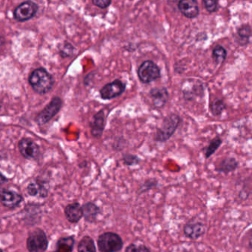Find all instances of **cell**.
I'll return each instance as SVG.
<instances>
[{
    "label": "cell",
    "mask_w": 252,
    "mask_h": 252,
    "mask_svg": "<svg viewBox=\"0 0 252 252\" xmlns=\"http://www.w3.org/2000/svg\"><path fill=\"white\" fill-rule=\"evenodd\" d=\"M29 82L35 93L45 95L52 91L55 81L46 69L38 67L29 75Z\"/></svg>",
    "instance_id": "1"
},
{
    "label": "cell",
    "mask_w": 252,
    "mask_h": 252,
    "mask_svg": "<svg viewBox=\"0 0 252 252\" xmlns=\"http://www.w3.org/2000/svg\"><path fill=\"white\" fill-rule=\"evenodd\" d=\"M181 122L182 119L177 113H169L165 116L160 126L156 129L155 141L159 143H165L169 141L179 127Z\"/></svg>",
    "instance_id": "2"
},
{
    "label": "cell",
    "mask_w": 252,
    "mask_h": 252,
    "mask_svg": "<svg viewBox=\"0 0 252 252\" xmlns=\"http://www.w3.org/2000/svg\"><path fill=\"white\" fill-rule=\"evenodd\" d=\"M97 246L100 252H119L123 249V239L117 233L106 231L98 236Z\"/></svg>",
    "instance_id": "3"
},
{
    "label": "cell",
    "mask_w": 252,
    "mask_h": 252,
    "mask_svg": "<svg viewBox=\"0 0 252 252\" xmlns=\"http://www.w3.org/2000/svg\"><path fill=\"white\" fill-rule=\"evenodd\" d=\"M48 244L49 242L46 233L42 228H36L29 232L26 240L29 252H45Z\"/></svg>",
    "instance_id": "4"
},
{
    "label": "cell",
    "mask_w": 252,
    "mask_h": 252,
    "mask_svg": "<svg viewBox=\"0 0 252 252\" xmlns=\"http://www.w3.org/2000/svg\"><path fill=\"white\" fill-rule=\"evenodd\" d=\"M63 106V101L60 96L53 97L49 104L36 115L35 122L39 126L47 125L60 113Z\"/></svg>",
    "instance_id": "5"
},
{
    "label": "cell",
    "mask_w": 252,
    "mask_h": 252,
    "mask_svg": "<svg viewBox=\"0 0 252 252\" xmlns=\"http://www.w3.org/2000/svg\"><path fill=\"white\" fill-rule=\"evenodd\" d=\"M181 91L187 101H192L204 95V85L201 81L195 79H187L182 82Z\"/></svg>",
    "instance_id": "6"
},
{
    "label": "cell",
    "mask_w": 252,
    "mask_h": 252,
    "mask_svg": "<svg viewBox=\"0 0 252 252\" xmlns=\"http://www.w3.org/2000/svg\"><path fill=\"white\" fill-rule=\"evenodd\" d=\"M137 74L142 83L150 84L160 79L161 72L156 63L152 60H146L138 67Z\"/></svg>",
    "instance_id": "7"
},
{
    "label": "cell",
    "mask_w": 252,
    "mask_h": 252,
    "mask_svg": "<svg viewBox=\"0 0 252 252\" xmlns=\"http://www.w3.org/2000/svg\"><path fill=\"white\" fill-rule=\"evenodd\" d=\"M39 5L33 1H26L17 5L13 12L14 19L19 23H25L37 14Z\"/></svg>",
    "instance_id": "8"
},
{
    "label": "cell",
    "mask_w": 252,
    "mask_h": 252,
    "mask_svg": "<svg viewBox=\"0 0 252 252\" xmlns=\"http://www.w3.org/2000/svg\"><path fill=\"white\" fill-rule=\"evenodd\" d=\"M126 84L121 79H115L110 83L106 84L100 90V96L103 100L114 99L121 96L126 91Z\"/></svg>",
    "instance_id": "9"
},
{
    "label": "cell",
    "mask_w": 252,
    "mask_h": 252,
    "mask_svg": "<svg viewBox=\"0 0 252 252\" xmlns=\"http://www.w3.org/2000/svg\"><path fill=\"white\" fill-rule=\"evenodd\" d=\"M20 154L27 160H37L40 156V147L30 138H23L18 143Z\"/></svg>",
    "instance_id": "10"
},
{
    "label": "cell",
    "mask_w": 252,
    "mask_h": 252,
    "mask_svg": "<svg viewBox=\"0 0 252 252\" xmlns=\"http://www.w3.org/2000/svg\"><path fill=\"white\" fill-rule=\"evenodd\" d=\"M23 200V196L17 191L7 189L0 190V203L8 209H14L19 207Z\"/></svg>",
    "instance_id": "11"
},
{
    "label": "cell",
    "mask_w": 252,
    "mask_h": 252,
    "mask_svg": "<svg viewBox=\"0 0 252 252\" xmlns=\"http://www.w3.org/2000/svg\"><path fill=\"white\" fill-rule=\"evenodd\" d=\"M184 235L191 240H197L206 232V226L201 221L191 220L184 225Z\"/></svg>",
    "instance_id": "12"
},
{
    "label": "cell",
    "mask_w": 252,
    "mask_h": 252,
    "mask_svg": "<svg viewBox=\"0 0 252 252\" xmlns=\"http://www.w3.org/2000/svg\"><path fill=\"white\" fill-rule=\"evenodd\" d=\"M105 109H101L93 116L92 120L90 122L91 135L95 138H101L104 133L106 126Z\"/></svg>",
    "instance_id": "13"
},
{
    "label": "cell",
    "mask_w": 252,
    "mask_h": 252,
    "mask_svg": "<svg viewBox=\"0 0 252 252\" xmlns=\"http://www.w3.org/2000/svg\"><path fill=\"white\" fill-rule=\"evenodd\" d=\"M178 8L184 17L189 20L197 18L200 14L198 3L195 0H181L178 2Z\"/></svg>",
    "instance_id": "14"
},
{
    "label": "cell",
    "mask_w": 252,
    "mask_h": 252,
    "mask_svg": "<svg viewBox=\"0 0 252 252\" xmlns=\"http://www.w3.org/2000/svg\"><path fill=\"white\" fill-rule=\"evenodd\" d=\"M149 95L153 100V106L158 109L163 108L169 101V93L165 87L152 88Z\"/></svg>",
    "instance_id": "15"
},
{
    "label": "cell",
    "mask_w": 252,
    "mask_h": 252,
    "mask_svg": "<svg viewBox=\"0 0 252 252\" xmlns=\"http://www.w3.org/2000/svg\"><path fill=\"white\" fill-rule=\"evenodd\" d=\"M28 194L32 197L46 198L48 196V188L44 181L36 180L32 181L26 187Z\"/></svg>",
    "instance_id": "16"
},
{
    "label": "cell",
    "mask_w": 252,
    "mask_h": 252,
    "mask_svg": "<svg viewBox=\"0 0 252 252\" xmlns=\"http://www.w3.org/2000/svg\"><path fill=\"white\" fill-rule=\"evenodd\" d=\"M64 215L66 219L71 223H77L83 218L82 207L79 202L69 203L64 208Z\"/></svg>",
    "instance_id": "17"
},
{
    "label": "cell",
    "mask_w": 252,
    "mask_h": 252,
    "mask_svg": "<svg viewBox=\"0 0 252 252\" xmlns=\"http://www.w3.org/2000/svg\"><path fill=\"white\" fill-rule=\"evenodd\" d=\"M239 161L234 157L225 158L222 159L215 166V172L220 174H228L234 172L238 168Z\"/></svg>",
    "instance_id": "18"
},
{
    "label": "cell",
    "mask_w": 252,
    "mask_h": 252,
    "mask_svg": "<svg viewBox=\"0 0 252 252\" xmlns=\"http://www.w3.org/2000/svg\"><path fill=\"white\" fill-rule=\"evenodd\" d=\"M82 212L83 218L86 222L89 223H94L97 220L98 215L101 214V209L93 202H87L82 205Z\"/></svg>",
    "instance_id": "19"
},
{
    "label": "cell",
    "mask_w": 252,
    "mask_h": 252,
    "mask_svg": "<svg viewBox=\"0 0 252 252\" xmlns=\"http://www.w3.org/2000/svg\"><path fill=\"white\" fill-rule=\"evenodd\" d=\"M252 36V28L249 24H243L237 28V33L234 38L236 42L240 46H247L249 44V39Z\"/></svg>",
    "instance_id": "20"
},
{
    "label": "cell",
    "mask_w": 252,
    "mask_h": 252,
    "mask_svg": "<svg viewBox=\"0 0 252 252\" xmlns=\"http://www.w3.org/2000/svg\"><path fill=\"white\" fill-rule=\"evenodd\" d=\"M77 251L78 252H97L94 239L88 235L84 236L78 243Z\"/></svg>",
    "instance_id": "21"
},
{
    "label": "cell",
    "mask_w": 252,
    "mask_h": 252,
    "mask_svg": "<svg viewBox=\"0 0 252 252\" xmlns=\"http://www.w3.org/2000/svg\"><path fill=\"white\" fill-rule=\"evenodd\" d=\"M227 53L226 49L222 45H218L212 50V60L215 62L217 65H220L226 60Z\"/></svg>",
    "instance_id": "22"
},
{
    "label": "cell",
    "mask_w": 252,
    "mask_h": 252,
    "mask_svg": "<svg viewBox=\"0 0 252 252\" xmlns=\"http://www.w3.org/2000/svg\"><path fill=\"white\" fill-rule=\"evenodd\" d=\"M222 140L221 139L220 137L216 136L213 139L211 140L209 145L204 149L205 158L209 159L211 156H213L215 152L222 145Z\"/></svg>",
    "instance_id": "23"
},
{
    "label": "cell",
    "mask_w": 252,
    "mask_h": 252,
    "mask_svg": "<svg viewBox=\"0 0 252 252\" xmlns=\"http://www.w3.org/2000/svg\"><path fill=\"white\" fill-rule=\"evenodd\" d=\"M209 109L214 116H220L226 109V104L222 98H215L214 101L210 102Z\"/></svg>",
    "instance_id": "24"
},
{
    "label": "cell",
    "mask_w": 252,
    "mask_h": 252,
    "mask_svg": "<svg viewBox=\"0 0 252 252\" xmlns=\"http://www.w3.org/2000/svg\"><path fill=\"white\" fill-rule=\"evenodd\" d=\"M158 184L159 181L157 178H148V179L146 180V181L140 186L139 189H138V191H137L138 196L142 195L143 194L147 192V191H150V190L157 188Z\"/></svg>",
    "instance_id": "25"
},
{
    "label": "cell",
    "mask_w": 252,
    "mask_h": 252,
    "mask_svg": "<svg viewBox=\"0 0 252 252\" xmlns=\"http://www.w3.org/2000/svg\"><path fill=\"white\" fill-rule=\"evenodd\" d=\"M75 50V47L67 41H64L59 47V53L62 58H69L72 57L74 54Z\"/></svg>",
    "instance_id": "26"
},
{
    "label": "cell",
    "mask_w": 252,
    "mask_h": 252,
    "mask_svg": "<svg viewBox=\"0 0 252 252\" xmlns=\"http://www.w3.org/2000/svg\"><path fill=\"white\" fill-rule=\"evenodd\" d=\"M122 161L126 166H133L139 164L141 159L137 155L125 153L122 156Z\"/></svg>",
    "instance_id": "27"
},
{
    "label": "cell",
    "mask_w": 252,
    "mask_h": 252,
    "mask_svg": "<svg viewBox=\"0 0 252 252\" xmlns=\"http://www.w3.org/2000/svg\"><path fill=\"white\" fill-rule=\"evenodd\" d=\"M203 4L205 9L210 14L218 12L220 8L219 2L216 0H203Z\"/></svg>",
    "instance_id": "28"
},
{
    "label": "cell",
    "mask_w": 252,
    "mask_h": 252,
    "mask_svg": "<svg viewBox=\"0 0 252 252\" xmlns=\"http://www.w3.org/2000/svg\"><path fill=\"white\" fill-rule=\"evenodd\" d=\"M125 252H151V250L145 245L130 243L126 246Z\"/></svg>",
    "instance_id": "29"
},
{
    "label": "cell",
    "mask_w": 252,
    "mask_h": 252,
    "mask_svg": "<svg viewBox=\"0 0 252 252\" xmlns=\"http://www.w3.org/2000/svg\"><path fill=\"white\" fill-rule=\"evenodd\" d=\"M92 3L101 9L108 8L112 4L111 0H93Z\"/></svg>",
    "instance_id": "30"
},
{
    "label": "cell",
    "mask_w": 252,
    "mask_h": 252,
    "mask_svg": "<svg viewBox=\"0 0 252 252\" xmlns=\"http://www.w3.org/2000/svg\"><path fill=\"white\" fill-rule=\"evenodd\" d=\"M8 181H9V179L5 177L2 172H0V186L7 184Z\"/></svg>",
    "instance_id": "31"
},
{
    "label": "cell",
    "mask_w": 252,
    "mask_h": 252,
    "mask_svg": "<svg viewBox=\"0 0 252 252\" xmlns=\"http://www.w3.org/2000/svg\"><path fill=\"white\" fill-rule=\"evenodd\" d=\"M5 38H4L2 36H0V48H2V47L5 45Z\"/></svg>",
    "instance_id": "32"
},
{
    "label": "cell",
    "mask_w": 252,
    "mask_h": 252,
    "mask_svg": "<svg viewBox=\"0 0 252 252\" xmlns=\"http://www.w3.org/2000/svg\"><path fill=\"white\" fill-rule=\"evenodd\" d=\"M0 252H4L3 249H0Z\"/></svg>",
    "instance_id": "33"
},
{
    "label": "cell",
    "mask_w": 252,
    "mask_h": 252,
    "mask_svg": "<svg viewBox=\"0 0 252 252\" xmlns=\"http://www.w3.org/2000/svg\"><path fill=\"white\" fill-rule=\"evenodd\" d=\"M0 110H1V105H0Z\"/></svg>",
    "instance_id": "34"
},
{
    "label": "cell",
    "mask_w": 252,
    "mask_h": 252,
    "mask_svg": "<svg viewBox=\"0 0 252 252\" xmlns=\"http://www.w3.org/2000/svg\"></svg>",
    "instance_id": "35"
}]
</instances>
